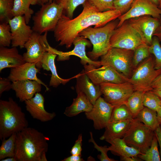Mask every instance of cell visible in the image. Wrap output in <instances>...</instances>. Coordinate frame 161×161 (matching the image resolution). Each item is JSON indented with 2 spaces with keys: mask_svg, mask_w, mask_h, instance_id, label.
<instances>
[{
  "mask_svg": "<svg viewBox=\"0 0 161 161\" xmlns=\"http://www.w3.org/2000/svg\"><path fill=\"white\" fill-rule=\"evenodd\" d=\"M158 7L160 8H161V0H159V4ZM161 9V8H160Z\"/></svg>",
  "mask_w": 161,
  "mask_h": 161,
  "instance_id": "obj_55",
  "label": "cell"
},
{
  "mask_svg": "<svg viewBox=\"0 0 161 161\" xmlns=\"http://www.w3.org/2000/svg\"><path fill=\"white\" fill-rule=\"evenodd\" d=\"M120 160L123 161H141L142 160L138 156L120 157Z\"/></svg>",
  "mask_w": 161,
  "mask_h": 161,
  "instance_id": "obj_47",
  "label": "cell"
},
{
  "mask_svg": "<svg viewBox=\"0 0 161 161\" xmlns=\"http://www.w3.org/2000/svg\"><path fill=\"white\" fill-rule=\"evenodd\" d=\"M90 138L89 140V142L92 143L94 145V147L100 152L101 154L98 155L97 157L99 160L101 161H116L114 159L109 158L107 155V152L109 151L108 147L106 145L100 146L98 145L94 140L92 133L90 132Z\"/></svg>",
  "mask_w": 161,
  "mask_h": 161,
  "instance_id": "obj_40",
  "label": "cell"
},
{
  "mask_svg": "<svg viewBox=\"0 0 161 161\" xmlns=\"http://www.w3.org/2000/svg\"><path fill=\"white\" fill-rule=\"evenodd\" d=\"M86 0H58L56 2L60 4L66 13V15L72 18L74 11L76 7L83 4Z\"/></svg>",
  "mask_w": 161,
  "mask_h": 161,
  "instance_id": "obj_37",
  "label": "cell"
},
{
  "mask_svg": "<svg viewBox=\"0 0 161 161\" xmlns=\"http://www.w3.org/2000/svg\"><path fill=\"white\" fill-rule=\"evenodd\" d=\"M7 23L10 28L12 47L24 48L33 32L32 29L27 25L24 16L14 17Z\"/></svg>",
  "mask_w": 161,
  "mask_h": 161,
  "instance_id": "obj_17",
  "label": "cell"
},
{
  "mask_svg": "<svg viewBox=\"0 0 161 161\" xmlns=\"http://www.w3.org/2000/svg\"><path fill=\"white\" fill-rule=\"evenodd\" d=\"M82 141V134H80L78 136V139L75 141L74 145L71 150L70 153L72 155H81Z\"/></svg>",
  "mask_w": 161,
  "mask_h": 161,
  "instance_id": "obj_42",
  "label": "cell"
},
{
  "mask_svg": "<svg viewBox=\"0 0 161 161\" xmlns=\"http://www.w3.org/2000/svg\"><path fill=\"white\" fill-rule=\"evenodd\" d=\"M63 11L62 6L55 1L43 4L33 17V30L41 34L53 31Z\"/></svg>",
  "mask_w": 161,
  "mask_h": 161,
  "instance_id": "obj_5",
  "label": "cell"
},
{
  "mask_svg": "<svg viewBox=\"0 0 161 161\" xmlns=\"http://www.w3.org/2000/svg\"><path fill=\"white\" fill-rule=\"evenodd\" d=\"M114 107L100 96L96 100L91 110L85 112V115L87 119L92 120L94 129L99 130L105 128L109 123Z\"/></svg>",
  "mask_w": 161,
  "mask_h": 161,
  "instance_id": "obj_14",
  "label": "cell"
},
{
  "mask_svg": "<svg viewBox=\"0 0 161 161\" xmlns=\"http://www.w3.org/2000/svg\"><path fill=\"white\" fill-rule=\"evenodd\" d=\"M26 62L23 55L19 53L17 47H0V72L7 68L18 67Z\"/></svg>",
  "mask_w": 161,
  "mask_h": 161,
  "instance_id": "obj_23",
  "label": "cell"
},
{
  "mask_svg": "<svg viewBox=\"0 0 161 161\" xmlns=\"http://www.w3.org/2000/svg\"><path fill=\"white\" fill-rule=\"evenodd\" d=\"M135 0H115L114 2V9L119 10L123 14L129 10Z\"/></svg>",
  "mask_w": 161,
  "mask_h": 161,
  "instance_id": "obj_41",
  "label": "cell"
},
{
  "mask_svg": "<svg viewBox=\"0 0 161 161\" xmlns=\"http://www.w3.org/2000/svg\"><path fill=\"white\" fill-rule=\"evenodd\" d=\"M31 5L38 4L42 5L43 4V0H31Z\"/></svg>",
  "mask_w": 161,
  "mask_h": 161,
  "instance_id": "obj_50",
  "label": "cell"
},
{
  "mask_svg": "<svg viewBox=\"0 0 161 161\" xmlns=\"http://www.w3.org/2000/svg\"><path fill=\"white\" fill-rule=\"evenodd\" d=\"M149 47L147 44L143 43L134 50L132 61L134 70L141 62L150 56L151 54L149 51Z\"/></svg>",
  "mask_w": 161,
  "mask_h": 161,
  "instance_id": "obj_33",
  "label": "cell"
},
{
  "mask_svg": "<svg viewBox=\"0 0 161 161\" xmlns=\"http://www.w3.org/2000/svg\"><path fill=\"white\" fill-rule=\"evenodd\" d=\"M11 81L8 78H0V95L5 91H7L12 89Z\"/></svg>",
  "mask_w": 161,
  "mask_h": 161,
  "instance_id": "obj_43",
  "label": "cell"
},
{
  "mask_svg": "<svg viewBox=\"0 0 161 161\" xmlns=\"http://www.w3.org/2000/svg\"><path fill=\"white\" fill-rule=\"evenodd\" d=\"M76 98L73 99L72 104L66 107L64 114L66 116L72 117L83 112L90 111L93 105L86 96L82 92L77 93Z\"/></svg>",
  "mask_w": 161,
  "mask_h": 161,
  "instance_id": "obj_25",
  "label": "cell"
},
{
  "mask_svg": "<svg viewBox=\"0 0 161 161\" xmlns=\"http://www.w3.org/2000/svg\"><path fill=\"white\" fill-rule=\"evenodd\" d=\"M47 33L41 35L33 31L24 46L26 49L23 55L25 61L34 63L39 69L42 68L41 61L44 55L50 46L47 41Z\"/></svg>",
  "mask_w": 161,
  "mask_h": 161,
  "instance_id": "obj_10",
  "label": "cell"
},
{
  "mask_svg": "<svg viewBox=\"0 0 161 161\" xmlns=\"http://www.w3.org/2000/svg\"><path fill=\"white\" fill-rule=\"evenodd\" d=\"M105 141L110 144L108 147L109 151L120 157L137 156L142 154L138 150L127 145L123 138H116Z\"/></svg>",
  "mask_w": 161,
  "mask_h": 161,
  "instance_id": "obj_26",
  "label": "cell"
},
{
  "mask_svg": "<svg viewBox=\"0 0 161 161\" xmlns=\"http://www.w3.org/2000/svg\"><path fill=\"white\" fill-rule=\"evenodd\" d=\"M158 120L161 125V106L156 111Z\"/></svg>",
  "mask_w": 161,
  "mask_h": 161,
  "instance_id": "obj_49",
  "label": "cell"
},
{
  "mask_svg": "<svg viewBox=\"0 0 161 161\" xmlns=\"http://www.w3.org/2000/svg\"><path fill=\"white\" fill-rule=\"evenodd\" d=\"M11 33L10 27L7 22H2L0 24V46L9 47L11 44Z\"/></svg>",
  "mask_w": 161,
  "mask_h": 161,
  "instance_id": "obj_38",
  "label": "cell"
},
{
  "mask_svg": "<svg viewBox=\"0 0 161 161\" xmlns=\"http://www.w3.org/2000/svg\"><path fill=\"white\" fill-rule=\"evenodd\" d=\"M133 119L109 122L100 139L105 140L116 138H123L129 129Z\"/></svg>",
  "mask_w": 161,
  "mask_h": 161,
  "instance_id": "obj_24",
  "label": "cell"
},
{
  "mask_svg": "<svg viewBox=\"0 0 161 161\" xmlns=\"http://www.w3.org/2000/svg\"><path fill=\"white\" fill-rule=\"evenodd\" d=\"M14 0H0V21L7 22L12 15Z\"/></svg>",
  "mask_w": 161,
  "mask_h": 161,
  "instance_id": "obj_34",
  "label": "cell"
},
{
  "mask_svg": "<svg viewBox=\"0 0 161 161\" xmlns=\"http://www.w3.org/2000/svg\"><path fill=\"white\" fill-rule=\"evenodd\" d=\"M39 69L34 63L27 62L16 67L11 68L10 74L7 78L12 82L24 80H35L46 88L47 91L49 89L37 76Z\"/></svg>",
  "mask_w": 161,
  "mask_h": 161,
  "instance_id": "obj_20",
  "label": "cell"
},
{
  "mask_svg": "<svg viewBox=\"0 0 161 161\" xmlns=\"http://www.w3.org/2000/svg\"><path fill=\"white\" fill-rule=\"evenodd\" d=\"M12 82V89L21 102L32 98L35 94L41 91L42 85L35 80L27 79Z\"/></svg>",
  "mask_w": 161,
  "mask_h": 161,
  "instance_id": "obj_21",
  "label": "cell"
},
{
  "mask_svg": "<svg viewBox=\"0 0 161 161\" xmlns=\"http://www.w3.org/2000/svg\"><path fill=\"white\" fill-rule=\"evenodd\" d=\"M112 48L134 50L144 43L127 21L114 31L110 39Z\"/></svg>",
  "mask_w": 161,
  "mask_h": 161,
  "instance_id": "obj_9",
  "label": "cell"
},
{
  "mask_svg": "<svg viewBox=\"0 0 161 161\" xmlns=\"http://www.w3.org/2000/svg\"><path fill=\"white\" fill-rule=\"evenodd\" d=\"M154 4L158 6L160 0H150Z\"/></svg>",
  "mask_w": 161,
  "mask_h": 161,
  "instance_id": "obj_54",
  "label": "cell"
},
{
  "mask_svg": "<svg viewBox=\"0 0 161 161\" xmlns=\"http://www.w3.org/2000/svg\"><path fill=\"white\" fill-rule=\"evenodd\" d=\"M151 86L152 90H161V73L154 80Z\"/></svg>",
  "mask_w": 161,
  "mask_h": 161,
  "instance_id": "obj_44",
  "label": "cell"
},
{
  "mask_svg": "<svg viewBox=\"0 0 161 161\" xmlns=\"http://www.w3.org/2000/svg\"><path fill=\"white\" fill-rule=\"evenodd\" d=\"M149 50L151 54H153L155 57V69H161V45L160 41L156 36H153L151 44L149 47Z\"/></svg>",
  "mask_w": 161,
  "mask_h": 161,
  "instance_id": "obj_36",
  "label": "cell"
},
{
  "mask_svg": "<svg viewBox=\"0 0 161 161\" xmlns=\"http://www.w3.org/2000/svg\"><path fill=\"white\" fill-rule=\"evenodd\" d=\"M83 5L82 12L75 18H70L63 14L59 20L53 31L54 37L59 42V45H65L69 48L75 38L83 30L92 26L95 27H103L122 15L117 10L99 12L87 0Z\"/></svg>",
  "mask_w": 161,
  "mask_h": 161,
  "instance_id": "obj_1",
  "label": "cell"
},
{
  "mask_svg": "<svg viewBox=\"0 0 161 161\" xmlns=\"http://www.w3.org/2000/svg\"><path fill=\"white\" fill-rule=\"evenodd\" d=\"M1 161H17L15 157H8L0 160Z\"/></svg>",
  "mask_w": 161,
  "mask_h": 161,
  "instance_id": "obj_51",
  "label": "cell"
},
{
  "mask_svg": "<svg viewBox=\"0 0 161 161\" xmlns=\"http://www.w3.org/2000/svg\"><path fill=\"white\" fill-rule=\"evenodd\" d=\"M58 0H54L53 1H55V2H57Z\"/></svg>",
  "mask_w": 161,
  "mask_h": 161,
  "instance_id": "obj_56",
  "label": "cell"
},
{
  "mask_svg": "<svg viewBox=\"0 0 161 161\" xmlns=\"http://www.w3.org/2000/svg\"><path fill=\"white\" fill-rule=\"evenodd\" d=\"M155 135L154 130L135 118L123 138L127 145L142 154L150 148Z\"/></svg>",
  "mask_w": 161,
  "mask_h": 161,
  "instance_id": "obj_7",
  "label": "cell"
},
{
  "mask_svg": "<svg viewBox=\"0 0 161 161\" xmlns=\"http://www.w3.org/2000/svg\"><path fill=\"white\" fill-rule=\"evenodd\" d=\"M129 82L135 91L145 92L151 91V84L156 78L161 73V69L154 68V60L150 56L141 62L134 70Z\"/></svg>",
  "mask_w": 161,
  "mask_h": 161,
  "instance_id": "obj_6",
  "label": "cell"
},
{
  "mask_svg": "<svg viewBox=\"0 0 161 161\" xmlns=\"http://www.w3.org/2000/svg\"><path fill=\"white\" fill-rule=\"evenodd\" d=\"M91 44L90 41L87 40L86 38L78 35L73 41V44L74 47L71 51L64 52L52 48L51 51L58 55V61L68 60L70 56L74 55L80 59V62L83 65L89 64L93 65L96 67H99L101 66L100 61L92 60L86 55V47H90Z\"/></svg>",
  "mask_w": 161,
  "mask_h": 161,
  "instance_id": "obj_15",
  "label": "cell"
},
{
  "mask_svg": "<svg viewBox=\"0 0 161 161\" xmlns=\"http://www.w3.org/2000/svg\"><path fill=\"white\" fill-rule=\"evenodd\" d=\"M134 52L132 50L111 47L100 57L101 66H111L129 79L134 70L132 63Z\"/></svg>",
  "mask_w": 161,
  "mask_h": 161,
  "instance_id": "obj_8",
  "label": "cell"
},
{
  "mask_svg": "<svg viewBox=\"0 0 161 161\" xmlns=\"http://www.w3.org/2000/svg\"><path fill=\"white\" fill-rule=\"evenodd\" d=\"M28 122L21 107L11 97L0 100V139L8 138L28 127Z\"/></svg>",
  "mask_w": 161,
  "mask_h": 161,
  "instance_id": "obj_3",
  "label": "cell"
},
{
  "mask_svg": "<svg viewBox=\"0 0 161 161\" xmlns=\"http://www.w3.org/2000/svg\"><path fill=\"white\" fill-rule=\"evenodd\" d=\"M44 98L39 93L34 97L24 101L26 110L32 117L42 122L52 120L56 116L55 112L50 113L46 111L44 107Z\"/></svg>",
  "mask_w": 161,
  "mask_h": 161,
  "instance_id": "obj_18",
  "label": "cell"
},
{
  "mask_svg": "<svg viewBox=\"0 0 161 161\" xmlns=\"http://www.w3.org/2000/svg\"><path fill=\"white\" fill-rule=\"evenodd\" d=\"M54 0H43V4L52 2Z\"/></svg>",
  "mask_w": 161,
  "mask_h": 161,
  "instance_id": "obj_53",
  "label": "cell"
},
{
  "mask_svg": "<svg viewBox=\"0 0 161 161\" xmlns=\"http://www.w3.org/2000/svg\"><path fill=\"white\" fill-rule=\"evenodd\" d=\"M151 91L158 96L161 100V90H152Z\"/></svg>",
  "mask_w": 161,
  "mask_h": 161,
  "instance_id": "obj_52",
  "label": "cell"
},
{
  "mask_svg": "<svg viewBox=\"0 0 161 161\" xmlns=\"http://www.w3.org/2000/svg\"><path fill=\"white\" fill-rule=\"evenodd\" d=\"M100 86L104 99L115 106L125 104L135 91L133 86L129 82L120 83H104Z\"/></svg>",
  "mask_w": 161,
  "mask_h": 161,
  "instance_id": "obj_12",
  "label": "cell"
},
{
  "mask_svg": "<svg viewBox=\"0 0 161 161\" xmlns=\"http://www.w3.org/2000/svg\"><path fill=\"white\" fill-rule=\"evenodd\" d=\"M133 119V116L125 104L115 106L113 110L109 122L123 121Z\"/></svg>",
  "mask_w": 161,
  "mask_h": 161,
  "instance_id": "obj_31",
  "label": "cell"
},
{
  "mask_svg": "<svg viewBox=\"0 0 161 161\" xmlns=\"http://www.w3.org/2000/svg\"><path fill=\"white\" fill-rule=\"evenodd\" d=\"M127 21L139 35L143 42L150 46L154 34L159 25V19L144 16L131 18Z\"/></svg>",
  "mask_w": 161,
  "mask_h": 161,
  "instance_id": "obj_16",
  "label": "cell"
},
{
  "mask_svg": "<svg viewBox=\"0 0 161 161\" xmlns=\"http://www.w3.org/2000/svg\"><path fill=\"white\" fill-rule=\"evenodd\" d=\"M159 25L154 32L153 36L157 37L161 42V18L159 19Z\"/></svg>",
  "mask_w": 161,
  "mask_h": 161,
  "instance_id": "obj_48",
  "label": "cell"
},
{
  "mask_svg": "<svg viewBox=\"0 0 161 161\" xmlns=\"http://www.w3.org/2000/svg\"><path fill=\"white\" fill-rule=\"evenodd\" d=\"M31 0H14L12 13L13 17L24 16L28 24L34 11L30 7Z\"/></svg>",
  "mask_w": 161,
  "mask_h": 161,
  "instance_id": "obj_28",
  "label": "cell"
},
{
  "mask_svg": "<svg viewBox=\"0 0 161 161\" xmlns=\"http://www.w3.org/2000/svg\"><path fill=\"white\" fill-rule=\"evenodd\" d=\"M87 0L100 12L115 10L114 2L115 0Z\"/></svg>",
  "mask_w": 161,
  "mask_h": 161,
  "instance_id": "obj_39",
  "label": "cell"
},
{
  "mask_svg": "<svg viewBox=\"0 0 161 161\" xmlns=\"http://www.w3.org/2000/svg\"><path fill=\"white\" fill-rule=\"evenodd\" d=\"M144 16L160 19L161 9L150 0H135L129 10L118 18L117 27L129 19Z\"/></svg>",
  "mask_w": 161,
  "mask_h": 161,
  "instance_id": "obj_13",
  "label": "cell"
},
{
  "mask_svg": "<svg viewBox=\"0 0 161 161\" xmlns=\"http://www.w3.org/2000/svg\"><path fill=\"white\" fill-rule=\"evenodd\" d=\"M116 20L102 27H89L79 33V36L89 39L93 45L92 50L88 53V57L91 60L97 59L111 48L110 39L118 23V21Z\"/></svg>",
  "mask_w": 161,
  "mask_h": 161,
  "instance_id": "obj_4",
  "label": "cell"
},
{
  "mask_svg": "<svg viewBox=\"0 0 161 161\" xmlns=\"http://www.w3.org/2000/svg\"><path fill=\"white\" fill-rule=\"evenodd\" d=\"M57 55L49 50L45 52L41 61V67L44 70L50 71L51 76L49 86L56 88L61 84L65 85L71 80L76 78L77 75L70 78H62L58 75L55 64V59Z\"/></svg>",
  "mask_w": 161,
  "mask_h": 161,
  "instance_id": "obj_22",
  "label": "cell"
},
{
  "mask_svg": "<svg viewBox=\"0 0 161 161\" xmlns=\"http://www.w3.org/2000/svg\"><path fill=\"white\" fill-rule=\"evenodd\" d=\"M85 72L95 85L112 83H120L129 82V78L109 66L96 67L91 65H84Z\"/></svg>",
  "mask_w": 161,
  "mask_h": 161,
  "instance_id": "obj_11",
  "label": "cell"
},
{
  "mask_svg": "<svg viewBox=\"0 0 161 161\" xmlns=\"http://www.w3.org/2000/svg\"><path fill=\"white\" fill-rule=\"evenodd\" d=\"M49 138L28 127L16 133L15 158L17 161H47Z\"/></svg>",
  "mask_w": 161,
  "mask_h": 161,
  "instance_id": "obj_2",
  "label": "cell"
},
{
  "mask_svg": "<svg viewBox=\"0 0 161 161\" xmlns=\"http://www.w3.org/2000/svg\"><path fill=\"white\" fill-rule=\"evenodd\" d=\"M158 143L155 134L150 148L144 153L139 154L138 157L145 161H160L161 158L158 149Z\"/></svg>",
  "mask_w": 161,
  "mask_h": 161,
  "instance_id": "obj_32",
  "label": "cell"
},
{
  "mask_svg": "<svg viewBox=\"0 0 161 161\" xmlns=\"http://www.w3.org/2000/svg\"><path fill=\"white\" fill-rule=\"evenodd\" d=\"M143 104L144 107L156 112L161 106V100L152 91H149L144 93Z\"/></svg>",
  "mask_w": 161,
  "mask_h": 161,
  "instance_id": "obj_35",
  "label": "cell"
},
{
  "mask_svg": "<svg viewBox=\"0 0 161 161\" xmlns=\"http://www.w3.org/2000/svg\"><path fill=\"white\" fill-rule=\"evenodd\" d=\"M62 161H84L81 157V155H72L71 156L65 158Z\"/></svg>",
  "mask_w": 161,
  "mask_h": 161,
  "instance_id": "obj_45",
  "label": "cell"
},
{
  "mask_svg": "<svg viewBox=\"0 0 161 161\" xmlns=\"http://www.w3.org/2000/svg\"><path fill=\"white\" fill-rule=\"evenodd\" d=\"M16 134L14 133L8 138L2 140L0 147V160L8 157H15Z\"/></svg>",
  "mask_w": 161,
  "mask_h": 161,
  "instance_id": "obj_30",
  "label": "cell"
},
{
  "mask_svg": "<svg viewBox=\"0 0 161 161\" xmlns=\"http://www.w3.org/2000/svg\"><path fill=\"white\" fill-rule=\"evenodd\" d=\"M154 132L157 138L158 143L160 147L161 159V127L160 126L154 131Z\"/></svg>",
  "mask_w": 161,
  "mask_h": 161,
  "instance_id": "obj_46",
  "label": "cell"
},
{
  "mask_svg": "<svg viewBox=\"0 0 161 161\" xmlns=\"http://www.w3.org/2000/svg\"><path fill=\"white\" fill-rule=\"evenodd\" d=\"M75 89L77 93H83L93 105L102 95L100 86L95 85L85 72L84 69L77 75Z\"/></svg>",
  "mask_w": 161,
  "mask_h": 161,
  "instance_id": "obj_19",
  "label": "cell"
},
{
  "mask_svg": "<svg viewBox=\"0 0 161 161\" xmlns=\"http://www.w3.org/2000/svg\"><path fill=\"white\" fill-rule=\"evenodd\" d=\"M144 93L140 91H135L125 103L131 114L133 119L136 117L144 107L143 104Z\"/></svg>",
  "mask_w": 161,
  "mask_h": 161,
  "instance_id": "obj_27",
  "label": "cell"
},
{
  "mask_svg": "<svg viewBox=\"0 0 161 161\" xmlns=\"http://www.w3.org/2000/svg\"><path fill=\"white\" fill-rule=\"evenodd\" d=\"M135 118L154 131L160 126L157 112L146 107H144Z\"/></svg>",
  "mask_w": 161,
  "mask_h": 161,
  "instance_id": "obj_29",
  "label": "cell"
}]
</instances>
